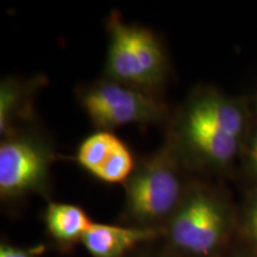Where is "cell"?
I'll list each match as a JSON object with an SVG mask.
<instances>
[{
    "label": "cell",
    "mask_w": 257,
    "mask_h": 257,
    "mask_svg": "<svg viewBox=\"0 0 257 257\" xmlns=\"http://www.w3.org/2000/svg\"><path fill=\"white\" fill-rule=\"evenodd\" d=\"M107 72L113 81L148 91L162 81L166 57L155 35L112 16Z\"/></svg>",
    "instance_id": "1"
},
{
    "label": "cell",
    "mask_w": 257,
    "mask_h": 257,
    "mask_svg": "<svg viewBox=\"0 0 257 257\" xmlns=\"http://www.w3.org/2000/svg\"><path fill=\"white\" fill-rule=\"evenodd\" d=\"M82 105L96 126L113 128L156 120L165 106L148 91L113 81L96 83L82 96Z\"/></svg>",
    "instance_id": "2"
},
{
    "label": "cell",
    "mask_w": 257,
    "mask_h": 257,
    "mask_svg": "<svg viewBox=\"0 0 257 257\" xmlns=\"http://www.w3.org/2000/svg\"><path fill=\"white\" fill-rule=\"evenodd\" d=\"M181 180L167 155H157L135 173L126 186V207L135 219L155 221L175 210Z\"/></svg>",
    "instance_id": "3"
},
{
    "label": "cell",
    "mask_w": 257,
    "mask_h": 257,
    "mask_svg": "<svg viewBox=\"0 0 257 257\" xmlns=\"http://www.w3.org/2000/svg\"><path fill=\"white\" fill-rule=\"evenodd\" d=\"M224 231L220 208L204 193H193L178 208L170 226V237L178 248L193 255L213 251Z\"/></svg>",
    "instance_id": "4"
},
{
    "label": "cell",
    "mask_w": 257,
    "mask_h": 257,
    "mask_svg": "<svg viewBox=\"0 0 257 257\" xmlns=\"http://www.w3.org/2000/svg\"><path fill=\"white\" fill-rule=\"evenodd\" d=\"M49 153L31 138H8L0 147V193L15 198L44 184Z\"/></svg>",
    "instance_id": "5"
},
{
    "label": "cell",
    "mask_w": 257,
    "mask_h": 257,
    "mask_svg": "<svg viewBox=\"0 0 257 257\" xmlns=\"http://www.w3.org/2000/svg\"><path fill=\"white\" fill-rule=\"evenodd\" d=\"M153 229L94 224L83 234L82 242L93 257H121L141 242L155 236Z\"/></svg>",
    "instance_id": "6"
},
{
    "label": "cell",
    "mask_w": 257,
    "mask_h": 257,
    "mask_svg": "<svg viewBox=\"0 0 257 257\" xmlns=\"http://www.w3.org/2000/svg\"><path fill=\"white\" fill-rule=\"evenodd\" d=\"M186 138L199 154L214 162H227L238 148V138L221 133L211 125L185 118Z\"/></svg>",
    "instance_id": "7"
},
{
    "label": "cell",
    "mask_w": 257,
    "mask_h": 257,
    "mask_svg": "<svg viewBox=\"0 0 257 257\" xmlns=\"http://www.w3.org/2000/svg\"><path fill=\"white\" fill-rule=\"evenodd\" d=\"M186 117L211 125L217 130L238 138L244 126V117L238 107L216 95H205L195 100Z\"/></svg>",
    "instance_id": "8"
},
{
    "label": "cell",
    "mask_w": 257,
    "mask_h": 257,
    "mask_svg": "<svg viewBox=\"0 0 257 257\" xmlns=\"http://www.w3.org/2000/svg\"><path fill=\"white\" fill-rule=\"evenodd\" d=\"M46 221L51 236L62 243L82 239L93 224L82 208L69 204H50Z\"/></svg>",
    "instance_id": "9"
},
{
    "label": "cell",
    "mask_w": 257,
    "mask_h": 257,
    "mask_svg": "<svg viewBox=\"0 0 257 257\" xmlns=\"http://www.w3.org/2000/svg\"><path fill=\"white\" fill-rule=\"evenodd\" d=\"M119 141L114 135L107 131L92 135L86 138L79 148V163L89 173L95 175Z\"/></svg>",
    "instance_id": "10"
},
{
    "label": "cell",
    "mask_w": 257,
    "mask_h": 257,
    "mask_svg": "<svg viewBox=\"0 0 257 257\" xmlns=\"http://www.w3.org/2000/svg\"><path fill=\"white\" fill-rule=\"evenodd\" d=\"M134 169V159L130 150L119 141L95 176L106 182H121L130 176Z\"/></svg>",
    "instance_id": "11"
},
{
    "label": "cell",
    "mask_w": 257,
    "mask_h": 257,
    "mask_svg": "<svg viewBox=\"0 0 257 257\" xmlns=\"http://www.w3.org/2000/svg\"><path fill=\"white\" fill-rule=\"evenodd\" d=\"M0 257H34L32 252L27 251V250L15 248V246H10L3 244L2 249H0Z\"/></svg>",
    "instance_id": "12"
},
{
    "label": "cell",
    "mask_w": 257,
    "mask_h": 257,
    "mask_svg": "<svg viewBox=\"0 0 257 257\" xmlns=\"http://www.w3.org/2000/svg\"><path fill=\"white\" fill-rule=\"evenodd\" d=\"M250 160H251V165L252 168L255 170L256 175H257V135L253 140L252 147H251V153H250Z\"/></svg>",
    "instance_id": "13"
},
{
    "label": "cell",
    "mask_w": 257,
    "mask_h": 257,
    "mask_svg": "<svg viewBox=\"0 0 257 257\" xmlns=\"http://www.w3.org/2000/svg\"><path fill=\"white\" fill-rule=\"evenodd\" d=\"M250 225H251V230H252L253 236H255V238L257 239V205L252 210L251 219H250Z\"/></svg>",
    "instance_id": "14"
}]
</instances>
